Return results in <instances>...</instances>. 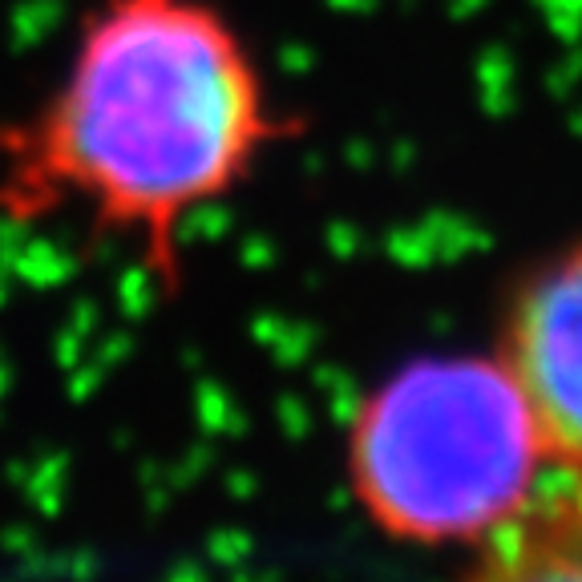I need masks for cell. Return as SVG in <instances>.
I'll return each instance as SVG.
<instances>
[{
	"label": "cell",
	"mask_w": 582,
	"mask_h": 582,
	"mask_svg": "<svg viewBox=\"0 0 582 582\" xmlns=\"http://www.w3.org/2000/svg\"><path fill=\"white\" fill-rule=\"evenodd\" d=\"M494 352L534 413L550 469L582 477V235L518 271Z\"/></svg>",
	"instance_id": "cell-3"
},
{
	"label": "cell",
	"mask_w": 582,
	"mask_h": 582,
	"mask_svg": "<svg viewBox=\"0 0 582 582\" xmlns=\"http://www.w3.org/2000/svg\"><path fill=\"white\" fill-rule=\"evenodd\" d=\"M457 582H582V477L554 473L510 526L473 546Z\"/></svg>",
	"instance_id": "cell-4"
},
{
	"label": "cell",
	"mask_w": 582,
	"mask_h": 582,
	"mask_svg": "<svg viewBox=\"0 0 582 582\" xmlns=\"http://www.w3.org/2000/svg\"><path fill=\"white\" fill-rule=\"evenodd\" d=\"M554 477L498 352H429L384 372L344 425V481L388 542L473 550Z\"/></svg>",
	"instance_id": "cell-2"
},
{
	"label": "cell",
	"mask_w": 582,
	"mask_h": 582,
	"mask_svg": "<svg viewBox=\"0 0 582 582\" xmlns=\"http://www.w3.org/2000/svg\"><path fill=\"white\" fill-rule=\"evenodd\" d=\"M304 134L219 0H89L49 85L0 118V219H73L174 291L186 227Z\"/></svg>",
	"instance_id": "cell-1"
}]
</instances>
